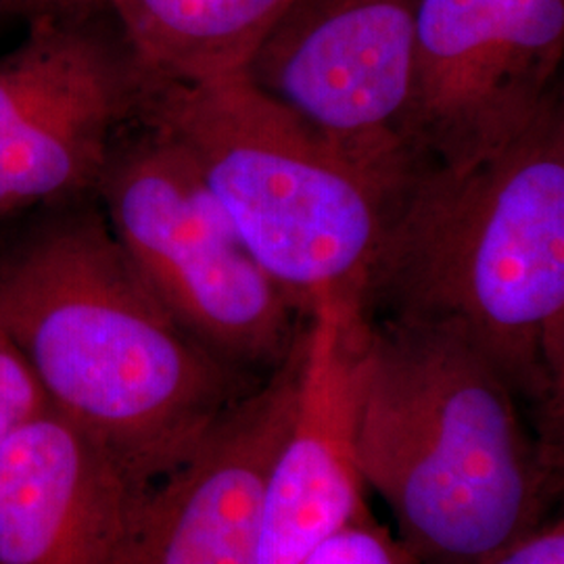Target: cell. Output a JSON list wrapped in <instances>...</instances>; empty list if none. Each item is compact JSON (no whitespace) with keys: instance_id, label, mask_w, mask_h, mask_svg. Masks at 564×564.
Here are the masks:
<instances>
[{"instance_id":"6da1fadb","label":"cell","mask_w":564,"mask_h":564,"mask_svg":"<svg viewBox=\"0 0 564 564\" xmlns=\"http://www.w3.org/2000/svg\"><path fill=\"white\" fill-rule=\"evenodd\" d=\"M0 324L46 405L101 445L137 494L262 381L182 330L130 262L97 195L0 224Z\"/></svg>"},{"instance_id":"7a4b0ae2","label":"cell","mask_w":564,"mask_h":564,"mask_svg":"<svg viewBox=\"0 0 564 564\" xmlns=\"http://www.w3.org/2000/svg\"><path fill=\"white\" fill-rule=\"evenodd\" d=\"M370 318L463 337L564 440V107L554 93L505 149L460 170L421 165L389 199Z\"/></svg>"},{"instance_id":"3957f363","label":"cell","mask_w":564,"mask_h":564,"mask_svg":"<svg viewBox=\"0 0 564 564\" xmlns=\"http://www.w3.org/2000/svg\"><path fill=\"white\" fill-rule=\"evenodd\" d=\"M563 452L463 337L370 318L358 460L416 563L481 564L547 521Z\"/></svg>"},{"instance_id":"277c9868","label":"cell","mask_w":564,"mask_h":564,"mask_svg":"<svg viewBox=\"0 0 564 564\" xmlns=\"http://www.w3.org/2000/svg\"><path fill=\"white\" fill-rule=\"evenodd\" d=\"M141 120L181 147L251 256L307 318L333 302L368 314L393 197L241 72L178 82L149 72Z\"/></svg>"},{"instance_id":"5b68a950","label":"cell","mask_w":564,"mask_h":564,"mask_svg":"<svg viewBox=\"0 0 564 564\" xmlns=\"http://www.w3.org/2000/svg\"><path fill=\"white\" fill-rule=\"evenodd\" d=\"M95 195L142 281L191 339L251 379L289 358L305 316L165 132L141 118L130 123Z\"/></svg>"},{"instance_id":"8992f818","label":"cell","mask_w":564,"mask_h":564,"mask_svg":"<svg viewBox=\"0 0 564 564\" xmlns=\"http://www.w3.org/2000/svg\"><path fill=\"white\" fill-rule=\"evenodd\" d=\"M149 69L99 0L25 23L0 55V224L97 193Z\"/></svg>"},{"instance_id":"52a82bcc","label":"cell","mask_w":564,"mask_h":564,"mask_svg":"<svg viewBox=\"0 0 564 564\" xmlns=\"http://www.w3.org/2000/svg\"><path fill=\"white\" fill-rule=\"evenodd\" d=\"M416 15L419 0H295L241 74L395 195L416 170L405 144Z\"/></svg>"},{"instance_id":"ba28073f","label":"cell","mask_w":564,"mask_h":564,"mask_svg":"<svg viewBox=\"0 0 564 564\" xmlns=\"http://www.w3.org/2000/svg\"><path fill=\"white\" fill-rule=\"evenodd\" d=\"M564 0H419L405 144L460 170L514 141L558 93Z\"/></svg>"},{"instance_id":"9c48e42d","label":"cell","mask_w":564,"mask_h":564,"mask_svg":"<svg viewBox=\"0 0 564 564\" xmlns=\"http://www.w3.org/2000/svg\"><path fill=\"white\" fill-rule=\"evenodd\" d=\"M300 366L302 335L182 463L142 489L121 564H260L265 487L293 419Z\"/></svg>"},{"instance_id":"30bf717a","label":"cell","mask_w":564,"mask_h":564,"mask_svg":"<svg viewBox=\"0 0 564 564\" xmlns=\"http://www.w3.org/2000/svg\"><path fill=\"white\" fill-rule=\"evenodd\" d=\"M370 316L324 302L302 333L293 419L270 468L260 564H302L370 514L358 460V410Z\"/></svg>"},{"instance_id":"8fae6325","label":"cell","mask_w":564,"mask_h":564,"mask_svg":"<svg viewBox=\"0 0 564 564\" xmlns=\"http://www.w3.org/2000/svg\"><path fill=\"white\" fill-rule=\"evenodd\" d=\"M137 489L51 408L0 442V564H121Z\"/></svg>"},{"instance_id":"7c38bea8","label":"cell","mask_w":564,"mask_h":564,"mask_svg":"<svg viewBox=\"0 0 564 564\" xmlns=\"http://www.w3.org/2000/svg\"><path fill=\"white\" fill-rule=\"evenodd\" d=\"M155 76L239 74L295 0H99Z\"/></svg>"},{"instance_id":"4fadbf2b","label":"cell","mask_w":564,"mask_h":564,"mask_svg":"<svg viewBox=\"0 0 564 564\" xmlns=\"http://www.w3.org/2000/svg\"><path fill=\"white\" fill-rule=\"evenodd\" d=\"M302 564H419L402 542L372 514L324 540Z\"/></svg>"},{"instance_id":"5bb4252c","label":"cell","mask_w":564,"mask_h":564,"mask_svg":"<svg viewBox=\"0 0 564 564\" xmlns=\"http://www.w3.org/2000/svg\"><path fill=\"white\" fill-rule=\"evenodd\" d=\"M46 408L41 384L0 324V429L11 431Z\"/></svg>"},{"instance_id":"9a60e30c","label":"cell","mask_w":564,"mask_h":564,"mask_svg":"<svg viewBox=\"0 0 564 564\" xmlns=\"http://www.w3.org/2000/svg\"><path fill=\"white\" fill-rule=\"evenodd\" d=\"M481 564H564L563 517H550Z\"/></svg>"},{"instance_id":"2e32d148","label":"cell","mask_w":564,"mask_h":564,"mask_svg":"<svg viewBox=\"0 0 564 564\" xmlns=\"http://www.w3.org/2000/svg\"><path fill=\"white\" fill-rule=\"evenodd\" d=\"M78 0H0V20H21L23 23L61 11Z\"/></svg>"},{"instance_id":"e0dca14e","label":"cell","mask_w":564,"mask_h":564,"mask_svg":"<svg viewBox=\"0 0 564 564\" xmlns=\"http://www.w3.org/2000/svg\"><path fill=\"white\" fill-rule=\"evenodd\" d=\"M2 21H4V20H0V23H2Z\"/></svg>"}]
</instances>
